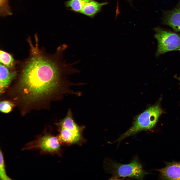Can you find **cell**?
Returning a JSON list of instances; mask_svg holds the SVG:
<instances>
[{
	"label": "cell",
	"mask_w": 180,
	"mask_h": 180,
	"mask_svg": "<svg viewBox=\"0 0 180 180\" xmlns=\"http://www.w3.org/2000/svg\"><path fill=\"white\" fill-rule=\"evenodd\" d=\"M164 24L175 31L180 32V4L174 10L168 12L164 18Z\"/></svg>",
	"instance_id": "7"
},
{
	"label": "cell",
	"mask_w": 180,
	"mask_h": 180,
	"mask_svg": "<svg viewBox=\"0 0 180 180\" xmlns=\"http://www.w3.org/2000/svg\"><path fill=\"white\" fill-rule=\"evenodd\" d=\"M158 171L163 179L180 180V162L168 163L166 167Z\"/></svg>",
	"instance_id": "6"
},
{
	"label": "cell",
	"mask_w": 180,
	"mask_h": 180,
	"mask_svg": "<svg viewBox=\"0 0 180 180\" xmlns=\"http://www.w3.org/2000/svg\"><path fill=\"white\" fill-rule=\"evenodd\" d=\"M58 50L55 59L36 55L23 67L18 86L22 96L28 101H36L60 90H64L65 77L78 71L63 60L64 50L60 48Z\"/></svg>",
	"instance_id": "1"
},
{
	"label": "cell",
	"mask_w": 180,
	"mask_h": 180,
	"mask_svg": "<svg viewBox=\"0 0 180 180\" xmlns=\"http://www.w3.org/2000/svg\"><path fill=\"white\" fill-rule=\"evenodd\" d=\"M60 128V132L58 138L60 141L66 143L73 144L80 140V132L73 131L62 127Z\"/></svg>",
	"instance_id": "10"
},
{
	"label": "cell",
	"mask_w": 180,
	"mask_h": 180,
	"mask_svg": "<svg viewBox=\"0 0 180 180\" xmlns=\"http://www.w3.org/2000/svg\"><path fill=\"white\" fill-rule=\"evenodd\" d=\"M154 30L156 32L154 36L158 42L156 56L170 51L180 52V34L159 28Z\"/></svg>",
	"instance_id": "4"
},
{
	"label": "cell",
	"mask_w": 180,
	"mask_h": 180,
	"mask_svg": "<svg viewBox=\"0 0 180 180\" xmlns=\"http://www.w3.org/2000/svg\"><path fill=\"white\" fill-rule=\"evenodd\" d=\"M0 63L7 68H13L14 66V60L12 56L9 53L2 50L0 51Z\"/></svg>",
	"instance_id": "12"
},
{
	"label": "cell",
	"mask_w": 180,
	"mask_h": 180,
	"mask_svg": "<svg viewBox=\"0 0 180 180\" xmlns=\"http://www.w3.org/2000/svg\"><path fill=\"white\" fill-rule=\"evenodd\" d=\"M60 141L56 137L46 133L26 144L22 150H38L42 153H54L60 148Z\"/></svg>",
	"instance_id": "5"
},
{
	"label": "cell",
	"mask_w": 180,
	"mask_h": 180,
	"mask_svg": "<svg viewBox=\"0 0 180 180\" xmlns=\"http://www.w3.org/2000/svg\"><path fill=\"white\" fill-rule=\"evenodd\" d=\"M16 75V72H10L7 67L0 65V92L1 94L9 85Z\"/></svg>",
	"instance_id": "9"
},
{
	"label": "cell",
	"mask_w": 180,
	"mask_h": 180,
	"mask_svg": "<svg viewBox=\"0 0 180 180\" xmlns=\"http://www.w3.org/2000/svg\"><path fill=\"white\" fill-rule=\"evenodd\" d=\"M108 3L106 2L100 3L95 0H91L85 4L80 13L92 18L100 12L102 7Z\"/></svg>",
	"instance_id": "8"
},
{
	"label": "cell",
	"mask_w": 180,
	"mask_h": 180,
	"mask_svg": "<svg viewBox=\"0 0 180 180\" xmlns=\"http://www.w3.org/2000/svg\"><path fill=\"white\" fill-rule=\"evenodd\" d=\"M91 0H69L64 2L65 6L68 10L80 13L85 4Z\"/></svg>",
	"instance_id": "11"
},
{
	"label": "cell",
	"mask_w": 180,
	"mask_h": 180,
	"mask_svg": "<svg viewBox=\"0 0 180 180\" xmlns=\"http://www.w3.org/2000/svg\"><path fill=\"white\" fill-rule=\"evenodd\" d=\"M9 0H0V14L2 17L12 14L9 5Z\"/></svg>",
	"instance_id": "13"
},
{
	"label": "cell",
	"mask_w": 180,
	"mask_h": 180,
	"mask_svg": "<svg viewBox=\"0 0 180 180\" xmlns=\"http://www.w3.org/2000/svg\"><path fill=\"white\" fill-rule=\"evenodd\" d=\"M162 112V108L158 105L149 108L138 116L131 127L121 134L114 142H119L140 132L152 128L156 125L159 116Z\"/></svg>",
	"instance_id": "2"
},
{
	"label": "cell",
	"mask_w": 180,
	"mask_h": 180,
	"mask_svg": "<svg viewBox=\"0 0 180 180\" xmlns=\"http://www.w3.org/2000/svg\"><path fill=\"white\" fill-rule=\"evenodd\" d=\"M175 77L176 78H177V79H178V80H179V82H180L179 84H180V78H179V77H177V76H175Z\"/></svg>",
	"instance_id": "16"
},
{
	"label": "cell",
	"mask_w": 180,
	"mask_h": 180,
	"mask_svg": "<svg viewBox=\"0 0 180 180\" xmlns=\"http://www.w3.org/2000/svg\"><path fill=\"white\" fill-rule=\"evenodd\" d=\"M105 168L108 173L116 177H126L142 180L148 173L143 170L137 158L127 164L119 163L110 159L105 162Z\"/></svg>",
	"instance_id": "3"
},
{
	"label": "cell",
	"mask_w": 180,
	"mask_h": 180,
	"mask_svg": "<svg viewBox=\"0 0 180 180\" xmlns=\"http://www.w3.org/2000/svg\"><path fill=\"white\" fill-rule=\"evenodd\" d=\"M14 104L8 101H3L0 104V110L2 112L7 113L11 111Z\"/></svg>",
	"instance_id": "15"
},
{
	"label": "cell",
	"mask_w": 180,
	"mask_h": 180,
	"mask_svg": "<svg viewBox=\"0 0 180 180\" xmlns=\"http://www.w3.org/2000/svg\"><path fill=\"white\" fill-rule=\"evenodd\" d=\"M0 179L2 180H12L6 174L4 156L1 150L0 151Z\"/></svg>",
	"instance_id": "14"
}]
</instances>
